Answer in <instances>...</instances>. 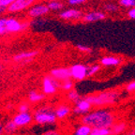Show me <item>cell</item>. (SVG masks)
Segmentation results:
<instances>
[{
    "instance_id": "1",
    "label": "cell",
    "mask_w": 135,
    "mask_h": 135,
    "mask_svg": "<svg viewBox=\"0 0 135 135\" xmlns=\"http://www.w3.org/2000/svg\"><path fill=\"white\" fill-rule=\"evenodd\" d=\"M116 120L115 114L108 110H97L83 116L81 121L91 129H110Z\"/></svg>"
},
{
    "instance_id": "2",
    "label": "cell",
    "mask_w": 135,
    "mask_h": 135,
    "mask_svg": "<svg viewBox=\"0 0 135 135\" xmlns=\"http://www.w3.org/2000/svg\"><path fill=\"white\" fill-rule=\"evenodd\" d=\"M119 98V93L116 91H107L101 92L94 95L87 96L85 98L87 101L92 106L99 107V106H107L114 104Z\"/></svg>"
},
{
    "instance_id": "3",
    "label": "cell",
    "mask_w": 135,
    "mask_h": 135,
    "mask_svg": "<svg viewBox=\"0 0 135 135\" xmlns=\"http://www.w3.org/2000/svg\"><path fill=\"white\" fill-rule=\"evenodd\" d=\"M35 120L38 124H48V123H54L56 120V115L53 113L52 109L49 108H42V109L37 111L35 114Z\"/></svg>"
},
{
    "instance_id": "4",
    "label": "cell",
    "mask_w": 135,
    "mask_h": 135,
    "mask_svg": "<svg viewBox=\"0 0 135 135\" xmlns=\"http://www.w3.org/2000/svg\"><path fill=\"white\" fill-rule=\"evenodd\" d=\"M36 1L37 0H16L8 8V12L15 13L27 9V8L29 9L31 7L34 6Z\"/></svg>"
},
{
    "instance_id": "5",
    "label": "cell",
    "mask_w": 135,
    "mask_h": 135,
    "mask_svg": "<svg viewBox=\"0 0 135 135\" xmlns=\"http://www.w3.org/2000/svg\"><path fill=\"white\" fill-rule=\"evenodd\" d=\"M61 84H59L58 81L55 80L53 76H46L43 79V83H42V88H43V92L47 95H52L54 93H55L57 87H59Z\"/></svg>"
},
{
    "instance_id": "6",
    "label": "cell",
    "mask_w": 135,
    "mask_h": 135,
    "mask_svg": "<svg viewBox=\"0 0 135 135\" xmlns=\"http://www.w3.org/2000/svg\"><path fill=\"white\" fill-rule=\"evenodd\" d=\"M70 70L71 73V78L77 81H82L85 77H87V67L83 64H75Z\"/></svg>"
},
{
    "instance_id": "7",
    "label": "cell",
    "mask_w": 135,
    "mask_h": 135,
    "mask_svg": "<svg viewBox=\"0 0 135 135\" xmlns=\"http://www.w3.org/2000/svg\"><path fill=\"white\" fill-rule=\"evenodd\" d=\"M27 27L26 23H21L15 18H7V31L8 33H17Z\"/></svg>"
},
{
    "instance_id": "8",
    "label": "cell",
    "mask_w": 135,
    "mask_h": 135,
    "mask_svg": "<svg viewBox=\"0 0 135 135\" xmlns=\"http://www.w3.org/2000/svg\"><path fill=\"white\" fill-rule=\"evenodd\" d=\"M49 8L48 5L45 4H38V5H34L33 7L28 9V16L31 17V18H38V17L44 16L47 13L49 12Z\"/></svg>"
},
{
    "instance_id": "9",
    "label": "cell",
    "mask_w": 135,
    "mask_h": 135,
    "mask_svg": "<svg viewBox=\"0 0 135 135\" xmlns=\"http://www.w3.org/2000/svg\"><path fill=\"white\" fill-rule=\"evenodd\" d=\"M51 76L57 81H65L70 80L71 78V73H70V69L67 68H58V69H54L51 70Z\"/></svg>"
},
{
    "instance_id": "10",
    "label": "cell",
    "mask_w": 135,
    "mask_h": 135,
    "mask_svg": "<svg viewBox=\"0 0 135 135\" xmlns=\"http://www.w3.org/2000/svg\"><path fill=\"white\" fill-rule=\"evenodd\" d=\"M106 18V13L100 11H88L84 14L82 20L84 23H94V22L101 21Z\"/></svg>"
},
{
    "instance_id": "11",
    "label": "cell",
    "mask_w": 135,
    "mask_h": 135,
    "mask_svg": "<svg viewBox=\"0 0 135 135\" xmlns=\"http://www.w3.org/2000/svg\"><path fill=\"white\" fill-rule=\"evenodd\" d=\"M84 14L80 9H76V8H70V9H66L62 12L59 13V17L63 20H79L83 18Z\"/></svg>"
},
{
    "instance_id": "12",
    "label": "cell",
    "mask_w": 135,
    "mask_h": 135,
    "mask_svg": "<svg viewBox=\"0 0 135 135\" xmlns=\"http://www.w3.org/2000/svg\"><path fill=\"white\" fill-rule=\"evenodd\" d=\"M91 107H92V105H91L85 99H80V100L76 103V107L74 108L73 112L78 114H87V113L91 110Z\"/></svg>"
},
{
    "instance_id": "13",
    "label": "cell",
    "mask_w": 135,
    "mask_h": 135,
    "mask_svg": "<svg viewBox=\"0 0 135 135\" xmlns=\"http://www.w3.org/2000/svg\"><path fill=\"white\" fill-rule=\"evenodd\" d=\"M32 120V117L29 114L27 113H20L17 115L14 116V118L12 119V121L15 123L17 127H21V126H25L27 125L28 123H30Z\"/></svg>"
},
{
    "instance_id": "14",
    "label": "cell",
    "mask_w": 135,
    "mask_h": 135,
    "mask_svg": "<svg viewBox=\"0 0 135 135\" xmlns=\"http://www.w3.org/2000/svg\"><path fill=\"white\" fill-rule=\"evenodd\" d=\"M121 63L120 58L113 55H106L100 58V65L104 67H114V66H118Z\"/></svg>"
},
{
    "instance_id": "15",
    "label": "cell",
    "mask_w": 135,
    "mask_h": 135,
    "mask_svg": "<svg viewBox=\"0 0 135 135\" xmlns=\"http://www.w3.org/2000/svg\"><path fill=\"white\" fill-rule=\"evenodd\" d=\"M38 54V51H30V52H23V53H20L18 55H14L13 59L15 61H23V60H27V59L33 58L34 56H36Z\"/></svg>"
},
{
    "instance_id": "16",
    "label": "cell",
    "mask_w": 135,
    "mask_h": 135,
    "mask_svg": "<svg viewBox=\"0 0 135 135\" xmlns=\"http://www.w3.org/2000/svg\"><path fill=\"white\" fill-rule=\"evenodd\" d=\"M127 129V125L124 122H117L114 123V126L111 128V133L113 135H119L123 133Z\"/></svg>"
},
{
    "instance_id": "17",
    "label": "cell",
    "mask_w": 135,
    "mask_h": 135,
    "mask_svg": "<svg viewBox=\"0 0 135 135\" xmlns=\"http://www.w3.org/2000/svg\"><path fill=\"white\" fill-rule=\"evenodd\" d=\"M70 109L69 106H61L59 107L58 109L55 111V115H56L57 118L61 119V118H64L70 114Z\"/></svg>"
},
{
    "instance_id": "18",
    "label": "cell",
    "mask_w": 135,
    "mask_h": 135,
    "mask_svg": "<svg viewBox=\"0 0 135 135\" xmlns=\"http://www.w3.org/2000/svg\"><path fill=\"white\" fill-rule=\"evenodd\" d=\"M103 8L106 12H109V13H115L119 11V5L115 4L114 2L106 3V4H104Z\"/></svg>"
},
{
    "instance_id": "19",
    "label": "cell",
    "mask_w": 135,
    "mask_h": 135,
    "mask_svg": "<svg viewBox=\"0 0 135 135\" xmlns=\"http://www.w3.org/2000/svg\"><path fill=\"white\" fill-rule=\"evenodd\" d=\"M91 131H92V129L90 127L86 126V125H82L76 129L74 135H90Z\"/></svg>"
},
{
    "instance_id": "20",
    "label": "cell",
    "mask_w": 135,
    "mask_h": 135,
    "mask_svg": "<svg viewBox=\"0 0 135 135\" xmlns=\"http://www.w3.org/2000/svg\"><path fill=\"white\" fill-rule=\"evenodd\" d=\"M118 5L121 8L131 9L135 8V0H118Z\"/></svg>"
},
{
    "instance_id": "21",
    "label": "cell",
    "mask_w": 135,
    "mask_h": 135,
    "mask_svg": "<svg viewBox=\"0 0 135 135\" xmlns=\"http://www.w3.org/2000/svg\"><path fill=\"white\" fill-rule=\"evenodd\" d=\"M100 65H99V64H94V65L87 67V76L91 77V76L97 74L99 71V70H100Z\"/></svg>"
},
{
    "instance_id": "22",
    "label": "cell",
    "mask_w": 135,
    "mask_h": 135,
    "mask_svg": "<svg viewBox=\"0 0 135 135\" xmlns=\"http://www.w3.org/2000/svg\"><path fill=\"white\" fill-rule=\"evenodd\" d=\"M43 99H44L43 94H40V93L36 92V91H31L29 93V99L32 102H37V101H40Z\"/></svg>"
},
{
    "instance_id": "23",
    "label": "cell",
    "mask_w": 135,
    "mask_h": 135,
    "mask_svg": "<svg viewBox=\"0 0 135 135\" xmlns=\"http://www.w3.org/2000/svg\"><path fill=\"white\" fill-rule=\"evenodd\" d=\"M64 5L60 1H52L48 3V8L50 11H59L63 8Z\"/></svg>"
},
{
    "instance_id": "24",
    "label": "cell",
    "mask_w": 135,
    "mask_h": 135,
    "mask_svg": "<svg viewBox=\"0 0 135 135\" xmlns=\"http://www.w3.org/2000/svg\"><path fill=\"white\" fill-rule=\"evenodd\" d=\"M68 99H70V100L73 101V102H75V103H77V102L81 99L80 95L78 94V92H77L76 90H74V89L69 91V93H68Z\"/></svg>"
},
{
    "instance_id": "25",
    "label": "cell",
    "mask_w": 135,
    "mask_h": 135,
    "mask_svg": "<svg viewBox=\"0 0 135 135\" xmlns=\"http://www.w3.org/2000/svg\"><path fill=\"white\" fill-rule=\"evenodd\" d=\"M111 129H92L90 135H110Z\"/></svg>"
},
{
    "instance_id": "26",
    "label": "cell",
    "mask_w": 135,
    "mask_h": 135,
    "mask_svg": "<svg viewBox=\"0 0 135 135\" xmlns=\"http://www.w3.org/2000/svg\"><path fill=\"white\" fill-rule=\"evenodd\" d=\"M61 88L65 91H70L72 90V87H73V83L71 82V80H67L65 82H63V84L60 85Z\"/></svg>"
},
{
    "instance_id": "27",
    "label": "cell",
    "mask_w": 135,
    "mask_h": 135,
    "mask_svg": "<svg viewBox=\"0 0 135 135\" xmlns=\"http://www.w3.org/2000/svg\"><path fill=\"white\" fill-rule=\"evenodd\" d=\"M8 33L7 31V18H1L0 19V35Z\"/></svg>"
},
{
    "instance_id": "28",
    "label": "cell",
    "mask_w": 135,
    "mask_h": 135,
    "mask_svg": "<svg viewBox=\"0 0 135 135\" xmlns=\"http://www.w3.org/2000/svg\"><path fill=\"white\" fill-rule=\"evenodd\" d=\"M16 129H17V126L15 125V123L13 122L12 120L9 121V122L5 126V131H6V132H8V133L13 132Z\"/></svg>"
},
{
    "instance_id": "29",
    "label": "cell",
    "mask_w": 135,
    "mask_h": 135,
    "mask_svg": "<svg viewBox=\"0 0 135 135\" xmlns=\"http://www.w3.org/2000/svg\"><path fill=\"white\" fill-rule=\"evenodd\" d=\"M16 0H0V8H8Z\"/></svg>"
},
{
    "instance_id": "30",
    "label": "cell",
    "mask_w": 135,
    "mask_h": 135,
    "mask_svg": "<svg viewBox=\"0 0 135 135\" xmlns=\"http://www.w3.org/2000/svg\"><path fill=\"white\" fill-rule=\"evenodd\" d=\"M86 0H68V4L70 6H78V5L84 4Z\"/></svg>"
},
{
    "instance_id": "31",
    "label": "cell",
    "mask_w": 135,
    "mask_h": 135,
    "mask_svg": "<svg viewBox=\"0 0 135 135\" xmlns=\"http://www.w3.org/2000/svg\"><path fill=\"white\" fill-rule=\"evenodd\" d=\"M77 49L83 53H90L91 52V49L89 47H86V46H84V45H81V44H78L77 45Z\"/></svg>"
},
{
    "instance_id": "32",
    "label": "cell",
    "mask_w": 135,
    "mask_h": 135,
    "mask_svg": "<svg viewBox=\"0 0 135 135\" xmlns=\"http://www.w3.org/2000/svg\"><path fill=\"white\" fill-rule=\"evenodd\" d=\"M126 89H127V91H128V92H134V91H135V81L131 82L129 84H127Z\"/></svg>"
},
{
    "instance_id": "33",
    "label": "cell",
    "mask_w": 135,
    "mask_h": 135,
    "mask_svg": "<svg viewBox=\"0 0 135 135\" xmlns=\"http://www.w3.org/2000/svg\"><path fill=\"white\" fill-rule=\"evenodd\" d=\"M127 15H128V17H129V19L135 20V8L129 9V11H127Z\"/></svg>"
},
{
    "instance_id": "34",
    "label": "cell",
    "mask_w": 135,
    "mask_h": 135,
    "mask_svg": "<svg viewBox=\"0 0 135 135\" xmlns=\"http://www.w3.org/2000/svg\"><path fill=\"white\" fill-rule=\"evenodd\" d=\"M42 135H62L61 133L59 132L58 131H55V129H52V131H48L45 133H43Z\"/></svg>"
},
{
    "instance_id": "35",
    "label": "cell",
    "mask_w": 135,
    "mask_h": 135,
    "mask_svg": "<svg viewBox=\"0 0 135 135\" xmlns=\"http://www.w3.org/2000/svg\"><path fill=\"white\" fill-rule=\"evenodd\" d=\"M28 111V106L26 104H22L19 107V112L20 113H26Z\"/></svg>"
},
{
    "instance_id": "36",
    "label": "cell",
    "mask_w": 135,
    "mask_h": 135,
    "mask_svg": "<svg viewBox=\"0 0 135 135\" xmlns=\"http://www.w3.org/2000/svg\"><path fill=\"white\" fill-rule=\"evenodd\" d=\"M7 11H8V8H0V15L4 14Z\"/></svg>"
},
{
    "instance_id": "37",
    "label": "cell",
    "mask_w": 135,
    "mask_h": 135,
    "mask_svg": "<svg viewBox=\"0 0 135 135\" xmlns=\"http://www.w3.org/2000/svg\"><path fill=\"white\" fill-rule=\"evenodd\" d=\"M125 135H135V129H131V131H129V132H127Z\"/></svg>"
},
{
    "instance_id": "38",
    "label": "cell",
    "mask_w": 135,
    "mask_h": 135,
    "mask_svg": "<svg viewBox=\"0 0 135 135\" xmlns=\"http://www.w3.org/2000/svg\"><path fill=\"white\" fill-rule=\"evenodd\" d=\"M2 132H3V127L0 126V135L2 134Z\"/></svg>"
},
{
    "instance_id": "39",
    "label": "cell",
    "mask_w": 135,
    "mask_h": 135,
    "mask_svg": "<svg viewBox=\"0 0 135 135\" xmlns=\"http://www.w3.org/2000/svg\"><path fill=\"white\" fill-rule=\"evenodd\" d=\"M52 1H58V0H49V2H52Z\"/></svg>"
},
{
    "instance_id": "40",
    "label": "cell",
    "mask_w": 135,
    "mask_h": 135,
    "mask_svg": "<svg viewBox=\"0 0 135 135\" xmlns=\"http://www.w3.org/2000/svg\"><path fill=\"white\" fill-rule=\"evenodd\" d=\"M1 69H2V66H0V70H1Z\"/></svg>"
}]
</instances>
